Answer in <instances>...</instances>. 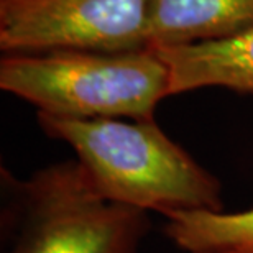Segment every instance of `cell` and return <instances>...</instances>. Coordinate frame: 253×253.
Listing matches in <instances>:
<instances>
[{"label": "cell", "instance_id": "1", "mask_svg": "<svg viewBox=\"0 0 253 253\" xmlns=\"http://www.w3.org/2000/svg\"><path fill=\"white\" fill-rule=\"evenodd\" d=\"M49 138L71 146L107 201L169 215L224 211L222 184L151 120L68 119L37 112Z\"/></svg>", "mask_w": 253, "mask_h": 253}, {"label": "cell", "instance_id": "2", "mask_svg": "<svg viewBox=\"0 0 253 253\" xmlns=\"http://www.w3.org/2000/svg\"><path fill=\"white\" fill-rule=\"evenodd\" d=\"M0 89L54 117L151 120L169 95V69L153 48L3 54Z\"/></svg>", "mask_w": 253, "mask_h": 253}, {"label": "cell", "instance_id": "3", "mask_svg": "<svg viewBox=\"0 0 253 253\" xmlns=\"http://www.w3.org/2000/svg\"><path fill=\"white\" fill-rule=\"evenodd\" d=\"M20 229L8 253H140L148 212L107 201L78 160L17 184Z\"/></svg>", "mask_w": 253, "mask_h": 253}, {"label": "cell", "instance_id": "4", "mask_svg": "<svg viewBox=\"0 0 253 253\" xmlns=\"http://www.w3.org/2000/svg\"><path fill=\"white\" fill-rule=\"evenodd\" d=\"M148 5L150 0H0V49H143Z\"/></svg>", "mask_w": 253, "mask_h": 253}, {"label": "cell", "instance_id": "5", "mask_svg": "<svg viewBox=\"0 0 253 253\" xmlns=\"http://www.w3.org/2000/svg\"><path fill=\"white\" fill-rule=\"evenodd\" d=\"M153 49L169 69V95L204 87L253 94V27L234 37Z\"/></svg>", "mask_w": 253, "mask_h": 253}, {"label": "cell", "instance_id": "6", "mask_svg": "<svg viewBox=\"0 0 253 253\" xmlns=\"http://www.w3.org/2000/svg\"><path fill=\"white\" fill-rule=\"evenodd\" d=\"M253 27V0H150L148 48L234 37Z\"/></svg>", "mask_w": 253, "mask_h": 253}, {"label": "cell", "instance_id": "7", "mask_svg": "<svg viewBox=\"0 0 253 253\" xmlns=\"http://www.w3.org/2000/svg\"><path fill=\"white\" fill-rule=\"evenodd\" d=\"M165 234L188 253H225L253 244V207L235 212H173L166 215Z\"/></svg>", "mask_w": 253, "mask_h": 253}, {"label": "cell", "instance_id": "8", "mask_svg": "<svg viewBox=\"0 0 253 253\" xmlns=\"http://www.w3.org/2000/svg\"><path fill=\"white\" fill-rule=\"evenodd\" d=\"M225 253H253V244L250 245H242V247H237L234 250H229Z\"/></svg>", "mask_w": 253, "mask_h": 253}]
</instances>
